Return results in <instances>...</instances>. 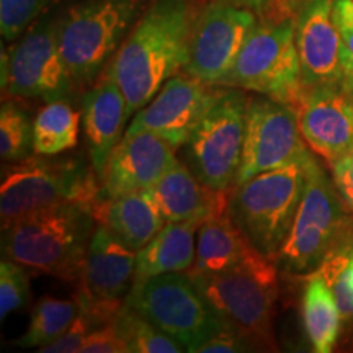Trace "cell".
<instances>
[{
  "label": "cell",
  "instance_id": "cell-1",
  "mask_svg": "<svg viewBox=\"0 0 353 353\" xmlns=\"http://www.w3.org/2000/svg\"><path fill=\"white\" fill-rule=\"evenodd\" d=\"M195 17L190 0H154L114 52L105 70L120 85L130 117L185 68Z\"/></svg>",
  "mask_w": 353,
  "mask_h": 353
},
{
  "label": "cell",
  "instance_id": "cell-2",
  "mask_svg": "<svg viewBox=\"0 0 353 353\" xmlns=\"http://www.w3.org/2000/svg\"><path fill=\"white\" fill-rule=\"evenodd\" d=\"M95 223L90 211L74 203L23 216L2 226L3 259L77 283Z\"/></svg>",
  "mask_w": 353,
  "mask_h": 353
},
{
  "label": "cell",
  "instance_id": "cell-3",
  "mask_svg": "<svg viewBox=\"0 0 353 353\" xmlns=\"http://www.w3.org/2000/svg\"><path fill=\"white\" fill-rule=\"evenodd\" d=\"M100 198L94 167L79 159L28 156L8 164L0 185V218L3 224L51 206L74 203L92 213Z\"/></svg>",
  "mask_w": 353,
  "mask_h": 353
},
{
  "label": "cell",
  "instance_id": "cell-4",
  "mask_svg": "<svg viewBox=\"0 0 353 353\" xmlns=\"http://www.w3.org/2000/svg\"><path fill=\"white\" fill-rule=\"evenodd\" d=\"M144 0H82L56 20V34L74 83L99 77L139 20Z\"/></svg>",
  "mask_w": 353,
  "mask_h": 353
},
{
  "label": "cell",
  "instance_id": "cell-5",
  "mask_svg": "<svg viewBox=\"0 0 353 353\" xmlns=\"http://www.w3.org/2000/svg\"><path fill=\"white\" fill-rule=\"evenodd\" d=\"M306 183L293 226L276 260L293 273L316 272L353 232L347 205L314 156L304 162Z\"/></svg>",
  "mask_w": 353,
  "mask_h": 353
},
{
  "label": "cell",
  "instance_id": "cell-6",
  "mask_svg": "<svg viewBox=\"0 0 353 353\" xmlns=\"http://www.w3.org/2000/svg\"><path fill=\"white\" fill-rule=\"evenodd\" d=\"M245 38L224 87H237L293 107L303 90L296 17L263 10Z\"/></svg>",
  "mask_w": 353,
  "mask_h": 353
},
{
  "label": "cell",
  "instance_id": "cell-7",
  "mask_svg": "<svg viewBox=\"0 0 353 353\" xmlns=\"http://www.w3.org/2000/svg\"><path fill=\"white\" fill-rule=\"evenodd\" d=\"M275 259L265 257L257 263L223 273L187 272L223 321L249 339L257 350H275Z\"/></svg>",
  "mask_w": 353,
  "mask_h": 353
},
{
  "label": "cell",
  "instance_id": "cell-8",
  "mask_svg": "<svg viewBox=\"0 0 353 353\" xmlns=\"http://www.w3.org/2000/svg\"><path fill=\"white\" fill-rule=\"evenodd\" d=\"M304 183V164H290L236 185L229 203L232 219L268 257L276 260L288 237Z\"/></svg>",
  "mask_w": 353,
  "mask_h": 353
},
{
  "label": "cell",
  "instance_id": "cell-9",
  "mask_svg": "<svg viewBox=\"0 0 353 353\" xmlns=\"http://www.w3.org/2000/svg\"><path fill=\"white\" fill-rule=\"evenodd\" d=\"M125 303L192 353L228 325L187 272L132 283Z\"/></svg>",
  "mask_w": 353,
  "mask_h": 353
},
{
  "label": "cell",
  "instance_id": "cell-10",
  "mask_svg": "<svg viewBox=\"0 0 353 353\" xmlns=\"http://www.w3.org/2000/svg\"><path fill=\"white\" fill-rule=\"evenodd\" d=\"M249 100L244 88H221L192 138L182 148L190 170L203 183L216 190H228L236 183L244 149Z\"/></svg>",
  "mask_w": 353,
  "mask_h": 353
},
{
  "label": "cell",
  "instance_id": "cell-11",
  "mask_svg": "<svg viewBox=\"0 0 353 353\" xmlns=\"http://www.w3.org/2000/svg\"><path fill=\"white\" fill-rule=\"evenodd\" d=\"M74 85L61 54L56 21H39L6 52L2 48V94L15 99L59 100Z\"/></svg>",
  "mask_w": 353,
  "mask_h": 353
},
{
  "label": "cell",
  "instance_id": "cell-12",
  "mask_svg": "<svg viewBox=\"0 0 353 353\" xmlns=\"http://www.w3.org/2000/svg\"><path fill=\"white\" fill-rule=\"evenodd\" d=\"M311 156L291 105L265 95L249 100L244 149L234 187L262 172L304 164Z\"/></svg>",
  "mask_w": 353,
  "mask_h": 353
},
{
  "label": "cell",
  "instance_id": "cell-13",
  "mask_svg": "<svg viewBox=\"0 0 353 353\" xmlns=\"http://www.w3.org/2000/svg\"><path fill=\"white\" fill-rule=\"evenodd\" d=\"M257 23L252 8L214 2L196 13L183 70L211 85H224L245 38Z\"/></svg>",
  "mask_w": 353,
  "mask_h": 353
},
{
  "label": "cell",
  "instance_id": "cell-14",
  "mask_svg": "<svg viewBox=\"0 0 353 353\" xmlns=\"http://www.w3.org/2000/svg\"><path fill=\"white\" fill-rule=\"evenodd\" d=\"M221 88L190 74H175L154 99L134 114L126 131H151L172 148L182 149Z\"/></svg>",
  "mask_w": 353,
  "mask_h": 353
},
{
  "label": "cell",
  "instance_id": "cell-15",
  "mask_svg": "<svg viewBox=\"0 0 353 353\" xmlns=\"http://www.w3.org/2000/svg\"><path fill=\"white\" fill-rule=\"evenodd\" d=\"M293 108L307 148L329 165L353 152V100L342 85L303 87Z\"/></svg>",
  "mask_w": 353,
  "mask_h": 353
},
{
  "label": "cell",
  "instance_id": "cell-16",
  "mask_svg": "<svg viewBox=\"0 0 353 353\" xmlns=\"http://www.w3.org/2000/svg\"><path fill=\"white\" fill-rule=\"evenodd\" d=\"M175 148L151 131H126L99 176L100 196L151 190L179 161Z\"/></svg>",
  "mask_w": 353,
  "mask_h": 353
},
{
  "label": "cell",
  "instance_id": "cell-17",
  "mask_svg": "<svg viewBox=\"0 0 353 353\" xmlns=\"http://www.w3.org/2000/svg\"><path fill=\"white\" fill-rule=\"evenodd\" d=\"M334 2L307 0L296 13V48L306 88L342 83V41L334 19Z\"/></svg>",
  "mask_w": 353,
  "mask_h": 353
},
{
  "label": "cell",
  "instance_id": "cell-18",
  "mask_svg": "<svg viewBox=\"0 0 353 353\" xmlns=\"http://www.w3.org/2000/svg\"><path fill=\"white\" fill-rule=\"evenodd\" d=\"M136 254L107 226L97 224L76 283L79 304L125 303L123 296L134 278Z\"/></svg>",
  "mask_w": 353,
  "mask_h": 353
},
{
  "label": "cell",
  "instance_id": "cell-19",
  "mask_svg": "<svg viewBox=\"0 0 353 353\" xmlns=\"http://www.w3.org/2000/svg\"><path fill=\"white\" fill-rule=\"evenodd\" d=\"M130 114L120 85L107 70L82 99V130L85 134L90 164L100 176L110 154L123 138V128Z\"/></svg>",
  "mask_w": 353,
  "mask_h": 353
},
{
  "label": "cell",
  "instance_id": "cell-20",
  "mask_svg": "<svg viewBox=\"0 0 353 353\" xmlns=\"http://www.w3.org/2000/svg\"><path fill=\"white\" fill-rule=\"evenodd\" d=\"M169 223L206 221L228 213L231 198L228 190H216L203 183L188 165L176 161L149 190Z\"/></svg>",
  "mask_w": 353,
  "mask_h": 353
},
{
  "label": "cell",
  "instance_id": "cell-21",
  "mask_svg": "<svg viewBox=\"0 0 353 353\" xmlns=\"http://www.w3.org/2000/svg\"><path fill=\"white\" fill-rule=\"evenodd\" d=\"M260 252L232 219L231 211L203 221L196 236V257L188 273H223L257 263Z\"/></svg>",
  "mask_w": 353,
  "mask_h": 353
},
{
  "label": "cell",
  "instance_id": "cell-22",
  "mask_svg": "<svg viewBox=\"0 0 353 353\" xmlns=\"http://www.w3.org/2000/svg\"><path fill=\"white\" fill-rule=\"evenodd\" d=\"M97 224H103L118 239L138 252L165 226L167 219L149 190L113 198H99L92 208Z\"/></svg>",
  "mask_w": 353,
  "mask_h": 353
},
{
  "label": "cell",
  "instance_id": "cell-23",
  "mask_svg": "<svg viewBox=\"0 0 353 353\" xmlns=\"http://www.w3.org/2000/svg\"><path fill=\"white\" fill-rule=\"evenodd\" d=\"M203 221H180L169 223L159 231L143 249L136 254L132 283L172 272H187L196 257L198 229Z\"/></svg>",
  "mask_w": 353,
  "mask_h": 353
},
{
  "label": "cell",
  "instance_id": "cell-24",
  "mask_svg": "<svg viewBox=\"0 0 353 353\" xmlns=\"http://www.w3.org/2000/svg\"><path fill=\"white\" fill-rule=\"evenodd\" d=\"M303 321L312 350L332 352L337 345L343 319L332 291L317 272L311 273L304 288Z\"/></svg>",
  "mask_w": 353,
  "mask_h": 353
},
{
  "label": "cell",
  "instance_id": "cell-25",
  "mask_svg": "<svg viewBox=\"0 0 353 353\" xmlns=\"http://www.w3.org/2000/svg\"><path fill=\"white\" fill-rule=\"evenodd\" d=\"M81 114L65 100L48 101L33 121V151L39 156H57L79 143Z\"/></svg>",
  "mask_w": 353,
  "mask_h": 353
},
{
  "label": "cell",
  "instance_id": "cell-26",
  "mask_svg": "<svg viewBox=\"0 0 353 353\" xmlns=\"http://www.w3.org/2000/svg\"><path fill=\"white\" fill-rule=\"evenodd\" d=\"M81 311V304L74 299L44 296L34 304L30 325L17 343L21 348H39L54 342L65 332Z\"/></svg>",
  "mask_w": 353,
  "mask_h": 353
},
{
  "label": "cell",
  "instance_id": "cell-27",
  "mask_svg": "<svg viewBox=\"0 0 353 353\" xmlns=\"http://www.w3.org/2000/svg\"><path fill=\"white\" fill-rule=\"evenodd\" d=\"M118 332L130 347V353H180L187 352L180 342L154 325L131 306L123 304L113 321Z\"/></svg>",
  "mask_w": 353,
  "mask_h": 353
},
{
  "label": "cell",
  "instance_id": "cell-28",
  "mask_svg": "<svg viewBox=\"0 0 353 353\" xmlns=\"http://www.w3.org/2000/svg\"><path fill=\"white\" fill-rule=\"evenodd\" d=\"M33 149V125L28 114L13 101H3L0 108V159L13 164L28 157Z\"/></svg>",
  "mask_w": 353,
  "mask_h": 353
},
{
  "label": "cell",
  "instance_id": "cell-29",
  "mask_svg": "<svg viewBox=\"0 0 353 353\" xmlns=\"http://www.w3.org/2000/svg\"><path fill=\"white\" fill-rule=\"evenodd\" d=\"M350 260V254H347L342 249H337L316 270L324 278V281L332 291L343 321H353V288L350 285V278H348Z\"/></svg>",
  "mask_w": 353,
  "mask_h": 353
},
{
  "label": "cell",
  "instance_id": "cell-30",
  "mask_svg": "<svg viewBox=\"0 0 353 353\" xmlns=\"http://www.w3.org/2000/svg\"><path fill=\"white\" fill-rule=\"evenodd\" d=\"M30 299V270L23 265L3 259L0 262V317L7 319Z\"/></svg>",
  "mask_w": 353,
  "mask_h": 353
},
{
  "label": "cell",
  "instance_id": "cell-31",
  "mask_svg": "<svg viewBox=\"0 0 353 353\" xmlns=\"http://www.w3.org/2000/svg\"><path fill=\"white\" fill-rule=\"evenodd\" d=\"M48 0H0V32L6 41H15L44 10Z\"/></svg>",
  "mask_w": 353,
  "mask_h": 353
},
{
  "label": "cell",
  "instance_id": "cell-32",
  "mask_svg": "<svg viewBox=\"0 0 353 353\" xmlns=\"http://www.w3.org/2000/svg\"><path fill=\"white\" fill-rule=\"evenodd\" d=\"M97 329L94 319L88 316L87 311H83L81 307L76 319L72 321V324L65 329V332L57 337L54 342L48 343L39 348L38 352L41 353H79L82 348V343L85 342V339L90 335V332Z\"/></svg>",
  "mask_w": 353,
  "mask_h": 353
},
{
  "label": "cell",
  "instance_id": "cell-33",
  "mask_svg": "<svg viewBox=\"0 0 353 353\" xmlns=\"http://www.w3.org/2000/svg\"><path fill=\"white\" fill-rule=\"evenodd\" d=\"M79 353H130V347L118 332L114 322L94 329Z\"/></svg>",
  "mask_w": 353,
  "mask_h": 353
},
{
  "label": "cell",
  "instance_id": "cell-34",
  "mask_svg": "<svg viewBox=\"0 0 353 353\" xmlns=\"http://www.w3.org/2000/svg\"><path fill=\"white\" fill-rule=\"evenodd\" d=\"M257 348L249 339L244 337L239 330H236L231 325H226L216 332L213 337L203 342L198 347L196 353H236V352H254Z\"/></svg>",
  "mask_w": 353,
  "mask_h": 353
},
{
  "label": "cell",
  "instance_id": "cell-35",
  "mask_svg": "<svg viewBox=\"0 0 353 353\" xmlns=\"http://www.w3.org/2000/svg\"><path fill=\"white\" fill-rule=\"evenodd\" d=\"M334 19L342 41L343 65L353 63V0H335Z\"/></svg>",
  "mask_w": 353,
  "mask_h": 353
},
{
  "label": "cell",
  "instance_id": "cell-36",
  "mask_svg": "<svg viewBox=\"0 0 353 353\" xmlns=\"http://www.w3.org/2000/svg\"><path fill=\"white\" fill-rule=\"evenodd\" d=\"M332 167L334 183L341 193L343 203L353 214V152L348 154L341 161L335 162Z\"/></svg>",
  "mask_w": 353,
  "mask_h": 353
},
{
  "label": "cell",
  "instance_id": "cell-37",
  "mask_svg": "<svg viewBox=\"0 0 353 353\" xmlns=\"http://www.w3.org/2000/svg\"><path fill=\"white\" fill-rule=\"evenodd\" d=\"M307 0H275L270 7H267L265 10H273L278 13H286V15L296 17L299 8H301Z\"/></svg>",
  "mask_w": 353,
  "mask_h": 353
},
{
  "label": "cell",
  "instance_id": "cell-38",
  "mask_svg": "<svg viewBox=\"0 0 353 353\" xmlns=\"http://www.w3.org/2000/svg\"><path fill=\"white\" fill-rule=\"evenodd\" d=\"M234 3H239L242 7L252 8L254 12H263L265 8L270 7L275 0H231Z\"/></svg>",
  "mask_w": 353,
  "mask_h": 353
},
{
  "label": "cell",
  "instance_id": "cell-39",
  "mask_svg": "<svg viewBox=\"0 0 353 353\" xmlns=\"http://www.w3.org/2000/svg\"><path fill=\"white\" fill-rule=\"evenodd\" d=\"M341 85L343 90L353 88V63L343 65V77H342Z\"/></svg>",
  "mask_w": 353,
  "mask_h": 353
},
{
  "label": "cell",
  "instance_id": "cell-40",
  "mask_svg": "<svg viewBox=\"0 0 353 353\" xmlns=\"http://www.w3.org/2000/svg\"><path fill=\"white\" fill-rule=\"evenodd\" d=\"M339 249H342V250H345L347 254H350L352 257H353V232L350 234V236L347 237V241L343 242V244L339 247Z\"/></svg>",
  "mask_w": 353,
  "mask_h": 353
},
{
  "label": "cell",
  "instance_id": "cell-41",
  "mask_svg": "<svg viewBox=\"0 0 353 353\" xmlns=\"http://www.w3.org/2000/svg\"><path fill=\"white\" fill-rule=\"evenodd\" d=\"M348 278H350V285L353 288V257L350 260V265H348Z\"/></svg>",
  "mask_w": 353,
  "mask_h": 353
},
{
  "label": "cell",
  "instance_id": "cell-42",
  "mask_svg": "<svg viewBox=\"0 0 353 353\" xmlns=\"http://www.w3.org/2000/svg\"><path fill=\"white\" fill-rule=\"evenodd\" d=\"M345 92H347V95L353 100V88H348V90H345Z\"/></svg>",
  "mask_w": 353,
  "mask_h": 353
}]
</instances>
